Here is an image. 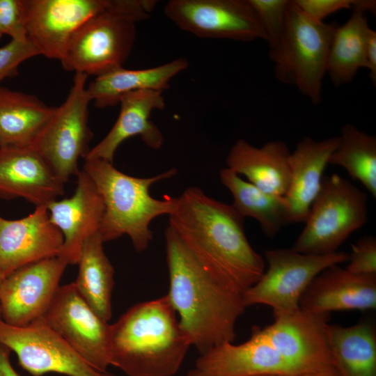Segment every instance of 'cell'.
Here are the masks:
<instances>
[{"instance_id":"1","label":"cell","mask_w":376,"mask_h":376,"mask_svg":"<svg viewBox=\"0 0 376 376\" xmlns=\"http://www.w3.org/2000/svg\"><path fill=\"white\" fill-rule=\"evenodd\" d=\"M244 220L231 204L190 187L177 197L169 226L212 276L243 293L265 272L262 256L247 240Z\"/></svg>"},{"instance_id":"2","label":"cell","mask_w":376,"mask_h":376,"mask_svg":"<svg viewBox=\"0 0 376 376\" xmlns=\"http://www.w3.org/2000/svg\"><path fill=\"white\" fill-rule=\"evenodd\" d=\"M165 243L167 296L191 345L202 354L233 343L236 322L246 308L243 293L205 270L169 226Z\"/></svg>"},{"instance_id":"3","label":"cell","mask_w":376,"mask_h":376,"mask_svg":"<svg viewBox=\"0 0 376 376\" xmlns=\"http://www.w3.org/2000/svg\"><path fill=\"white\" fill-rule=\"evenodd\" d=\"M191 345L166 295L134 305L111 324L110 365L128 376H173Z\"/></svg>"},{"instance_id":"4","label":"cell","mask_w":376,"mask_h":376,"mask_svg":"<svg viewBox=\"0 0 376 376\" xmlns=\"http://www.w3.org/2000/svg\"><path fill=\"white\" fill-rule=\"evenodd\" d=\"M83 171L93 181L104 205L99 230L104 242L127 235L136 251H145L153 238L150 223L159 216H169L177 203V197H152L150 189L153 184L175 175L177 169L150 178H137L118 170L113 162L88 159Z\"/></svg>"},{"instance_id":"5","label":"cell","mask_w":376,"mask_h":376,"mask_svg":"<svg viewBox=\"0 0 376 376\" xmlns=\"http://www.w3.org/2000/svg\"><path fill=\"white\" fill-rule=\"evenodd\" d=\"M156 1L109 0L72 37L61 61L68 71L95 77L123 67L133 48L136 24L150 17Z\"/></svg>"},{"instance_id":"6","label":"cell","mask_w":376,"mask_h":376,"mask_svg":"<svg viewBox=\"0 0 376 376\" xmlns=\"http://www.w3.org/2000/svg\"><path fill=\"white\" fill-rule=\"evenodd\" d=\"M338 25L315 21L289 1L283 35L269 51L277 80L295 86L315 104L322 100L329 50Z\"/></svg>"},{"instance_id":"7","label":"cell","mask_w":376,"mask_h":376,"mask_svg":"<svg viewBox=\"0 0 376 376\" xmlns=\"http://www.w3.org/2000/svg\"><path fill=\"white\" fill-rule=\"evenodd\" d=\"M367 220L366 194L337 174L325 175L305 227L291 249L311 255L336 252Z\"/></svg>"},{"instance_id":"8","label":"cell","mask_w":376,"mask_h":376,"mask_svg":"<svg viewBox=\"0 0 376 376\" xmlns=\"http://www.w3.org/2000/svg\"><path fill=\"white\" fill-rule=\"evenodd\" d=\"M86 75L75 73L65 100L58 107L31 145L55 174L66 183L79 173L78 160L87 155L93 137L88 126Z\"/></svg>"},{"instance_id":"9","label":"cell","mask_w":376,"mask_h":376,"mask_svg":"<svg viewBox=\"0 0 376 376\" xmlns=\"http://www.w3.org/2000/svg\"><path fill=\"white\" fill-rule=\"evenodd\" d=\"M265 256L267 270L243 292V299L246 307L267 305L274 315L299 310L300 299L312 281L327 268L349 259V253L342 251L311 255L292 249H267Z\"/></svg>"},{"instance_id":"10","label":"cell","mask_w":376,"mask_h":376,"mask_svg":"<svg viewBox=\"0 0 376 376\" xmlns=\"http://www.w3.org/2000/svg\"><path fill=\"white\" fill-rule=\"evenodd\" d=\"M42 320L94 370H107L111 324L84 301L74 282L60 285Z\"/></svg>"},{"instance_id":"11","label":"cell","mask_w":376,"mask_h":376,"mask_svg":"<svg viewBox=\"0 0 376 376\" xmlns=\"http://www.w3.org/2000/svg\"><path fill=\"white\" fill-rule=\"evenodd\" d=\"M165 15L181 29L203 38L267 41L249 0H171Z\"/></svg>"},{"instance_id":"12","label":"cell","mask_w":376,"mask_h":376,"mask_svg":"<svg viewBox=\"0 0 376 376\" xmlns=\"http://www.w3.org/2000/svg\"><path fill=\"white\" fill-rule=\"evenodd\" d=\"M0 343L17 355L20 366L33 376L54 373L96 376L91 367L42 318L16 327L0 319Z\"/></svg>"},{"instance_id":"13","label":"cell","mask_w":376,"mask_h":376,"mask_svg":"<svg viewBox=\"0 0 376 376\" xmlns=\"http://www.w3.org/2000/svg\"><path fill=\"white\" fill-rule=\"evenodd\" d=\"M68 265L58 256L18 268L0 288L1 319L8 324L26 326L43 318Z\"/></svg>"},{"instance_id":"14","label":"cell","mask_w":376,"mask_h":376,"mask_svg":"<svg viewBox=\"0 0 376 376\" xmlns=\"http://www.w3.org/2000/svg\"><path fill=\"white\" fill-rule=\"evenodd\" d=\"M26 38L39 55L61 61L80 26L109 0H21Z\"/></svg>"},{"instance_id":"15","label":"cell","mask_w":376,"mask_h":376,"mask_svg":"<svg viewBox=\"0 0 376 376\" xmlns=\"http://www.w3.org/2000/svg\"><path fill=\"white\" fill-rule=\"evenodd\" d=\"M329 316L299 309L274 315V322L260 329L274 349L301 373L333 365L325 334Z\"/></svg>"},{"instance_id":"16","label":"cell","mask_w":376,"mask_h":376,"mask_svg":"<svg viewBox=\"0 0 376 376\" xmlns=\"http://www.w3.org/2000/svg\"><path fill=\"white\" fill-rule=\"evenodd\" d=\"M77 176L72 196L47 205L49 220L63 239L58 256L68 265L78 263L84 242L99 232L104 212L102 196L92 179L83 170Z\"/></svg>"},{"instance_id":"17","label":"cell","mask_w":376,"mask_h":376,"mask_svg":"<svg viewBox=\"0 0 376 376\" xmlns=\"http://www.w3.org/2000/svg\"><path fill=\"white\" fill-rule=\"evenodd\" d=\"M194 369L198 376H294L299 373L274 349L257 326L252 327L251 336L244 343H225L200 354Z\"/></svg>"},{"instance_id":"18","label":"cell","mask_w":376,"mask_h":376,"mask_svg":"<svg viewBox=\"0 0 376 376\" xmlns=\"http://www.w3.org/2000/svg\"><path fill=\"white\" fill-rule=\"evenodd\" d=\"M63 242L50 221L47 205L28 216L7 219L0 214V271L6 276L29 263L58 255Z\"/></svg>"},{"instance_id":"19","label":"cell","mask_w":376,"mask_h":376,"mask_svg":"<svg viewBox=\"0 0 376 376\" xmlns=\"http://www.w3.org/2000/svg\"><path fill=\"white\" fill-rule=\"evenodd\" d=\"M65 184L29 146L0 147V198L47 205L63 195Z\"/></svg>"},{"instance_id":"20","label":"cell","mask_w":376,"mask_h":376,"mask_svg":"<svg viewBox=\"0 0 376 376\" xmlns=\"http://www.w3.org/2000/svg\"><path fill=\"white\" fill-rule=\"evenodd\" d=\"M375 308L376 276L355 275L338 265L319 274L299 301L301 311L317 315Z\"/></svg>"},{"instance_id":"21","label":"cell","mask_w":376,"mask_h":376,"mask_svg":"<svg viewBox=\"0 0 376 376\" xmlns=\"http://www.w3.org/2000/svg\"><path fill=\"white\" fill-rule=\"evenodd\" d=\"M118 117L112 128L84 157L88 159H103L113 162L118 146L126 139L139 135L152 149H159L164 141L159 129L150 120L155 109L165 107L162 92L141 90L124 94L120 98Z\"/></svg>"},{"instance_id":"22","label":"cell","mask_w":376,"mask_h":376,"mask_svg":"<svg viewBox=\"0 0 376 376\" xmlns=\"http://www.w3.org/2000/svg\"><path fill=\"white\" fill-rule=\"evenodd\" d=\"M340 136L322 141L304 137L290 154V181L285 194L288 224L305 222L320 189L323 173Z\"/></svg>"},{"instance_id":"23","label":"cell","mask_w":376,"mask_h":376,"mask_svg":"<svg viewBox=\"0 0 376 376\" xmlns=\"http://www.w3.org/2000/svg\"><path fill=\"white\" fill-rule=\"evenodd\" d=\"M290 154L281 141H269L258 148L239 139L228 155L227 168L267 194L285 196L290 181Z\"/></svg>"},{"instance_id":"24","label":"cell","mask_w":376,"mask_h":376,"mask_svg":"<svg viewBox=\"0 0 376 376\" xmlns=\"http://www.w3.org/2000/svg\"><path fill=\"white\" fill-rule=\"evenodd\" d=\"M189 65L184 58L157 67L129 70L123 67L95 77L87 85L91 101L97 108L113 107L125 93L141 90L163 91L169 82Z\"/></svg>"},{"instance_id":"25","label":"cell","mask_w":376,"mask_h":376,"mask_svg":"<svg viewBox=\"0 0 376 376\" xmlns=\"http://www.w3.org/2000/svg\"><path fill=\"white\" fill-rule=\"evenodd\" d=\"M333 366L340 376H376V329L363 320L350 327L325 325Z\"/></svg>"},{"instance_id":"26","label":"cell","mask_w":376,"mask_h":376,"mask_svg":"<svg viewBox=\"0 0 376 376\" xmlns=\"http://www.w3.org/2000/svg\"><path fill=\"white\" fill-rule=\"evenodd\" d=\"M54 110L34 95L0 86V146H30Z\"/></svg>"},{"instance_id":"27","label":"cell","mask_w":376,"mask_h":376,"mask_svg":"<svg viewBox=\"0 0 376 376\" xmlns=\"http://www.w3.org/2000/svg\"><path fill=\"white\" fill-rule=\"evenodd\" d=\"M104 243L99 232L84 242L74 283L84 301L100 318L109 322L112 315L114 269L104 252Z\"/></svg>"},{"instance_id":"28","label":"cell","mask_w":376,"mask_h":376,"mask_svg":"<svg viewBox=\"0 0 376 376\" xmlns=\"http://www.w3.org/2000/svg\"><path fill=\"white\" fill-rule=\"evenodd\" d=\"M370 29L363 13L359 11H352L345 24L338 25L326 68L334 86L350 83L359 68H366V44Z\"/></svg>"},{"instance_id":"29","label":"cell","mask_w":376,"mask_h":376,"mask_svg":"<svg viewBox=\"0 0 376 376\" xmlns=\"http://www.w3.org/2000/svg\"><path fill=\"white\" fill-rule=\"evenodd\" d=\"M221 183L231 193V204L244 218L252 217L268 237H274L288 224L287 204L284 196L267 194L228 168L219 172Z\"/></svg>"},{"instance_id":"30","label":"cell","mask_w":376,"mask_h":376,"mask_svg":"<svg viewBox=\"0 0 376 376\" xmlns=\"http://www.w3.org/2000/svg\"><path fill=\"white\" fill-rule=\"evenodd\" d=\"M329 164L345 169L376 198V137L352 124L342 127L340 143L329 157Z\"/></svg>"},{"instance_id":"31","label":"cell","mask_w":376,"mask_h":376,"mask_svg":"<svg viewBox=\"0 0 376 376\" xmlns=\"http://www.w3.org/2000/svg\"><path fill=\"white\" fill-rule=\"evenodd\" d=\"M267 36L269 49L279 42L285 25L288 0H249Z\"/></svg>"},{"instance_id":"32","label":"cell","mask_w":376,"mask_h":376,"mask_svg":"<svg viewBox=\"0 0 376 376\" xmlns=\"http://www.w3.org/2000/svg\"><path fill=\"white\" fill-rule=\"evenodd\" d=\"M345 269L359 276H376V238L364 236L352 244Z\"/></svg>"},{"instance_id":"33","label":"cell","mask_w":376,"mask_h":376,"mask_svg":"<svg viewBox=\"0 0 376 376\" xmlns=\"http://www.w3.org/2000/svg\"><path fill=\"white\" fill-rule=\"evenodd\" d=\"M38 54L37 50L26 40H11L0 47V86L1 81L17 72V68L25 61Z\"/></svg>"},{"instance_id":"34","label":"cell","mask_w":376,"mask_h":376,"mask_svg":"<svg viewBox=\"0 0 376 376\" xmlns=\"http://www.w3.org/2000/svg\"><path fill=\"white\" fill-rule=\"evenodd\" d=\"M0 34L26 40L21 0H0Z\"/></svg>"},{"instance_id":"35","label":"cell","mask_w":376,"mask_h":376,"mask_svg":"<svg viewBox=\"0 0 376 376\" xmlns=\"http://www.w3.org/2000/svg\"><path fill=\"white\" fill-rule=\"evenodd\" d=\"M294 3L310 18L323 20L343 9L352 8V0H294Z\"/></svg>"},{"instance_id":"36","label":"cell","mask_w":376,"mask_h":376,"mask_svg":"<svg viewBox=\"0 0 376 376\" xmlns=\"http://www.w3.org/2000/svg\"><path fill=\"white\" fill-rule=\"evenodd\" d=\"M366 68L370 71V78L374 85L376 83V32L370 31L366 51Z\"/></svg>"},{"instance_id":"37","label":"cell","mask_w":376,"mask_h":376,"mask_svg":"<svg viewBox=\"0 0 376 376\" xmlns=\"http://www.w3.org/2000/svg\"><path fill=\"white\" fill-rule=\"evenodd\" d=\"M11 351L0 343V376H20L10 362Z\"/></svg>"},{"instance_id":"38","label":"cell","mask_w":376,"mask_h":376,"mask_svg":"<svg viewBox=\"0 0 376 376\" xmlns=\"http://www.w3.org/2000/svg\"><path fill=\"white\" fill-rule=\"evenodd\" d=\"M294 376H340V375L333 365H329L304 371Z\"/></svg>"},{"instance_id":"39","label":"cell","mask_w":376,"mask_h":376,"mask_svg":"<svg viewBox=\"0 0 376 376\" xmlns=\"http://www.w3.org/2000/svg\"><path fill=\"white\" fill-rule=\"evenodd\" d=\"M376 1L373 0H352V11L375 13Z\"/></svg>"},{"instance_id":"40","label":"cell","mask_w":376,"mask_h":376,"mask_svg":"<svg viewBox=\"0 0 376 376\" xmlns=\"http://www.w3.org/2000/svg\"><path fill=\"white\" fill-rule=\"evenodd\" d=\"M96 376H116L109 372L104 371V372H97ZM186 376H198L197 374V372L195 369L191 370L189 371Z\"/></svg>"},{"instance_id":"41","label":"cell","mask_w":376,"mask_h":376,"mask_svg":"<svg viewBox=\"0 0 376 376\" xmlns=\"http://www.w3.org/2000/svg\"><path fill=\"white\" fill-rule=\"evenodd\" d=\"M4 277H5V276L0 271V288H1V283L3 282V280ZM0 319H1V306H0Z\"/></svg>"},{"instance_id":"42","label":"cell","mask_w":376,"mask_h":376,"mask_svg":"<svg viewBox=\"0 0 376 376\" xmlns=\"http://www.w3.org/2000/svg\"><path fill=\"white\" fill-rule=\"evenodd\" d=\"M258 376H288V375L272 374V375H258Z\"/></svg>"},{"instance_id":"43","label":"cell","mask_w":376,"mask_h":376,"mask_svg":"<svg viewBox=\"0 0 376 376\" xmlns=\"http://www.w3.org/2000/svg\"><path fill=\"white\" fill-rule=\"evenodd\" d=\"M1 37V35L0 34V38Z\"/></svg>"},{"instance_id":"44","label":"cell","mask_w":376,"mask_h":376,"mask_svg":"<svg viewBox=\"0 0 376 376\" xmlns=\"http://www.w3.org/2000/svg\"><path fill=\"white\" fill-rule=\"evenodd\" d=\"M1 147V146H0Z\"/></svg>"}]
</instances>
